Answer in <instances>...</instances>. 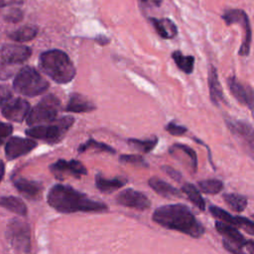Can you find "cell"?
I'll return each mask as SVG.
<instances>
[{"label":"cell","instance_id":"obj_1","mask_svg":"<svg viewBox=\"0 0 254 254\" xmlns=\"http://www.w3.org/2000/svg\"><path fill=\"white\" fill-rule=\"evenodd\" d=\"M47 201L51 207L63 213L102 212L108 209L105 203L91 199L72 187L62 184L55 185L49 190Z\"/></svg>","mask_w":254,"mask_h":254},{"label":"cell","instance_id":"obj_2","mask_svg":"<svg viewBox=\"0 0 254 254\" xmlns=\"http://www.w3.org/2000/svg\"><path fill=\"white\" fill-rule=\"evenodd\" d=\"M152 218L156 223L167 229L185 233L192 238H199L204 233L201 222L185 204L162 205L155 209Z\"/></svg>","mask_w":254,"mask_h":254},{"label":"cell","instance_id":"obj_3","mask_svg":"<svg viewBox=\"0 0 254 254\" xmlns=\"http://www.w3.org/2000/svg\"><path fill=\"white\" fill-rule=\"evenodd\" d=\"M41 69L58 83H67L75 75V67L69 57L61 50L44 52L40 56Z\"/></svg>","mask_w":254,"mask_h":254},{"label":"cell","instance_id":"obj_4","mask_svg":"<svg viewBox=\"0 0 254 254\" xmlns=\"http://www.w3.org/2000/svg\"><path fill=\"white\" fill-rule=\"evenodd\" d=\"M13 87L18 93L33 97L44 93L49 88V82L36 68L26 65L17 72Z\"/></svg>","mask_w":254,"mask_h":254},{"label":"cell","instance_id":"obj_5","mask_svg":"<svg viewBox=\"0 0 254 254\" xmlns=\"http://www.w3.org/2000/svg\"><path fill=\"white\" fill-rule=\"evenodd\" d=\"M73 122V117L64 116L57 120L55 123L52 122L44 125L32 126L26 130V134L31 138L40 139L50 144H56L64 139Z\"/></svg>","mask_w":254,"mask_h":254},{"label":"cell","instance_id":"obj_6","mask_svg":"<svg viewBox=\"0 0 254 254\" xmlns=\"http://www.w3.org/2000/svg\"><path fill=\"white\" fill-rule=\"evenodd\" d=\"M60 109V99L54 94L46 95L29 111L26 117L27 124L30 126H37L52 123L57 120Z\"/></svg>","mask_w":254,"mask_h":254},{"label":"cell","instance_id":"obj_7","mask_svg":"<svg viewBox=\"0 0 254 254\" xmlns=\"http://www.w3.org/2000/svg\"><path fill=\"white\" fill-rule=\"evenodd\" d=\"M222 19L226 22L227 25H231L234 23L240 24L243 28V42L241 45V48L239 50V55L241 56H248L250 52V45H251V26L249 22V18L247 14L243 10L239 9H231L226 11L222 15Z\"/></svg>","mask_w":254,"mask_h":254},{"label":"cell","instance_id":"obj_8","mask_svg":"<svg viewBox=\"0 0 254 254\" xmlns=\"http://www.w3.org/2000/svg\"><path fill=\"white\" fill-rule=\"evenodd\" d=\"M6 234L11 245L17 250L25 252L30 250V228L26 222L19 219L12 220L7 227Z\"/></svg>","mask_w":254,"mask_h":254},{"label":"cell","instance_id":"obj_9","mask_svg":"<svg viewBox=\"0 0 254 254\" xmlns=\"http://www.w3.org/2000/svg\"><path fill=\"white\" fill-rule=\"evenodd\" d=\"M50 170L59 180H64L66 176L79 179L81 176L87 174V170L84 165L77 160H58L50 166Z\"/></svg>","mask_w":254,"mask_h":254},{"label":"cell","instance_id":"obj_10","mask_svg":"<svg viewBox=\"0 0 254 254\" xmlns=\"http://www.w3.org/2000/svg\"><path fill=\"white\" fill-rule=\"evenodd\" d=\"M116 202L120 205L139 210H145L151 206V201L145 193L133 189H126L119 192L116 196Z\"/></svg>","mask_w":254,"mask_h":254},{"label":"cell","instance_id":"obj_11","mask_svg":"<svg viewBox=\"0 0 254 254\" xmlns=\"http://www.w3.org/2000/svg\"><path fill=\"white\" fill-rule=\"evenodd\" d=\"M30 111V104L27 100L17 97L8 99L2 107V114L8 120L22 122Z\"/></svg>","mask_w":254,"mask_h":254},{"label":"cell","instance_id":"obj_12","mask_svg":"<svg viewBox=\"0 0 254 254\" xmlns=\"http://www.w3.org/2000/svg\"><path fill=\"white\" fill-rule=\"evenodd\" d=\"M208 209H209V212L214 217L220 219L222 222H225L230 225H234L236 227H240L244 229L246 232H248L250 235L254 234V223L252 220L243 216H234L229 212H227L226 210L215 205L209 206Z\"/></svg>","mask_w":254,"mask_h":254},{"label":"cell","instance_id":"obj_13","mask_svg":"<svg viewBox=\"0 0 254 254\" xmlns=\"http://www.w3.org/2000/svg\"><path fill=\"white\" fill-rule=\"evenodd\" d=\"M1 61L9 64H17L26 62L32 55V50L23 45L7 44L0 51Z\"/></svg>","mask_w":254,"mask_h":254},{"label":"cell","instance_id":"obj_14","mask_svg":"<svg viewBox=\"0 0 254 254\" xmlns=\"http://www.w3.org/2000/svg\"><path fill=\"white\" fill-rule=\"evenodd\" d=\"M37 146V142L33 139H27L22 137H12L8 140L6 147H5V153L8 160L16 159L20 156H23L33 149H35Z\"/></svg>","mask_w":254,"mask_h":254},{"label":"cell","instance_id":"obj_15","mask_svg":"<svg viewBox=\"0 0 254 254\" xmlns=\"http://www.w3.org/2000/svg\"><path fill=\"white\" fill-rule=\"evenodd\" d=\"M215 228L221 235L226 237L229 242L234 243L236 246L238 247L249 246L250 253L253 254V241L247 240L235 226H232L222 221H216Z\"/></svg>","mask_w":254,"mask_h":254},{"label":"cell","instance_id":"obj_16","mask_svg":"<svg viewBox=\"0 0 254 254\" xmlns=\"http://www.w3.org/2000/svg\"><path fill=\"white\" fill-rule=\"evenodd\" d=\"M227 86L232 95L241 104L246 105L249 109L253 108V90L250 86L242 84L237 78L231 76L227 78Z\"/></svg>","mask_w":254,"mask_h":254},{"label":"cell","instance_id":"obj_17","mask_svg":"<svg viewBox=\"0 0 254 254\" xmlns=\"http://www.w3.org/2000/svg\"><path fill=\"white\" fill-rule=\"evenodd\" d=\"M14 186L19 190V192L30 199L38 198L43 190V187L40 183L25 178L16 179L14 181Z\"/></svg>","mask_w":254,"mask_h":254},{"label":"cell","instance_id":"obj_18","mask_svg":"<svg viewBox=\"0 0 254 254\" xmlns=\"http://www.w3.org/2000/svg\"><path fill=\"white\" fill-rule=\"evenodd\" d=\"M95 108L96 106L85 96L79 93H72L69 96L64 110L73 113H85L93 111Z\"/></svg>","mask_w":254,"mask_h":254},{"label":"cell","instance_id":"obj_19","mask_svg":"<svg viewBox=\"0 0 254 254\" xmlns=\"http://www.w3.org/2000/svg\"><path fill=\"white\" fill-rule=\"evenodd\" d=\"M126 183H127V180L121 177L107 179L104 176H102L100 173H98L95 176V186L97 190L105 193H110L119 190L120 188L124 187Z\"/></svg>","mask_w":254,"mask_h":254},{"label":"cell","instance_id":"obj_20","mask_svg":"<svg viewBox=\"0 0 254 254\" xmlns=\"http://www.w3.org/2000/svg\"><path fill=\"white\" fill-rule=\"evenodd\" d=\"M148 184L150 186V188L157 192L158 194L165 196V197H180L181 196V191L179 190H177L175 187H173L172 185H170L169 183L153 177L150 178L148 181Z\"/></svg>","mask_w":254,"mask_h":254},{"label":"cell","instance_id":"obj_21","mask_svg":"<svg viewBox=\"0 0 254 254\" xmlns=\"http://www.w3.org/2000/svg\"><path fill=\"white\" fill-rule=\"evenodd\" d=\"M151 22L159 36L164 39H172L178 33L176 24L168 18H151Z\"/></svg>","mask_w":254,"mask_h":254},{"label":"cell","instance_id":"obj_22","mask_svg":"<svg viewBox=\"0 0 254 254\" xmlns=\"http://www.w3.org/2000/svg\"><path fill=\"white\" fill-rule=\"evenodd\" d=\"M227 126L229 130L235 134L236 136H239L249 142L250 147L253 146V128L250 124L247 122L239 121V120H228Z\"/></svg>","mask_w":254,"mask_h":254},{"label":"cell","instance_id":"obj_23","mask_svg":"<svg viewBox=\"0 0 254 254\" xmlns=\"http://www.w3.org/2000/svg\"><path fill=\"white\" fill-rule=\"evenodd\" d=\"M208 85H209V94H210V99L213 104L218 105L220 101L224 100L223 92L218 80L217 72L215 67L211 66L208 74Z\"/></svg>","mask_w":254,"mask_h":254},{"label":"cell","instance_id":"obj_24","mask_svg":"<svg viewBox=\"0 0 254 254\" xmlns=\"http://www.w3.org/2000/svg\"><path fill=\"white\" fill-rule=\"evenodd\" d=\"M38 35V28L32 25L22 26L8 34V37L16 42H27L33 40Z\"/></svg>","mask_w":254,"mask_h":254},{"label":"cell","instance_id":"obj_25","mask_svg":"<svg viewBox=\"0 0 254 254\" xmlns=\"http://www.w3.org/2000/svg\"><path fill=\"white\" fill-rule=\"evenodd\" d=\"M0 206L9 209L19 215L25 216L27 214V206L20 198L16 196H1Z\"/></svg>","mask_w":254,"mask_h":254},{"label":"cell","instance_id":"obj_26","mask_svg":"<svg viewBox=\"0 0 254 254\" xmlns=\"http://www.w3.org/2000/svg\"><path fill=\"white\" fill-rule=\"evenodd\" d=\"M182 191L184 193H186V195L188 196V198L196 206L198 207L200 210H204L205 209V202L203 197L201 196L199 190H197L196 187H194L192 184L190 183H186L183 185L182 187Z\"/></svg>","mask_w":254,"mask_h":254},{"label":"cell","instance_id":"obj_27","mask_svg":"<svg viewBox=\"0 0 254 254\" xmlns=\"http://www.w3.org/2000/svg\"><path fill=\"white\" fill-rule=\"evenodd\" d=\"M172 58L175 61L178 67L185 73H191L194 65V58L192 56H184L180 51H175L172 54Z\"/></svg>","mask_w":254,"mask_h":254},{"label":"cell","instance_id":"obj_28","mask_svg":"<svg viewBox=\"0 0 254 254\" xmlns=\"http://www.w3.org/2000/svg\"><path fill=\"white\" fill-rule=\"evenodd\" d=\"M223 199L232 210L237 212L243 211L247 206V197L239 193H224Z\"/></svg>","mask_w":254,"mask_h":254},{"label":"cell","instance_id":"obj_29","mask_svg":"<svg viewBox=\"0 0 254 254\" xmlns=\"http://www.w3.org/2000/svg\"><path fill=\"white\" fill-rule=\"evenodd\" d=\"M158 143V138L156 136L152 138H148L145 140H140V139H135V138H130L128 139V144L131 145L134 149L143 152V153H149L151 152L155 146Z\"/></svg>","mask_w":254,"mask_h":254},{"label":"cell","instance_id":"obj_30","mask_svg":"<svg viewBox=\"0 0 254 254\" xmlns=\"http://www.w3.org/2000/svg\"><path fill=\"white\" fill-rule=\"evenodd\" d=\"M198 189L207 194H216L220 192L223 189V183L217 179L202 180L197 183Z\"/></svg>","mask_w":254,"mask_h":254},{"label":"cell","instance_id":"obj_31","mask_svg":"<svg viewBox=\"0 0 254 254\" xmlns=\"http://www.w3.org/2000/svg\"><path fill=\"white\" fill-rule=\"evenodd\" d=\"M89 149H94V150H97L100 152H107V153H112V154L115 153V150L111 146H109L105 143H102V142H98L92 138L88 139L85 143L79 145L77 151H78V153H83Z\"/></svg>","mask_w":254,"mask_h":254},{"label":"cell","instance_id":"obj_32","mask_svg":"<svg viewBox=\"0 0 254 254\" xmlns=\"http://www.w3.org/2000/svg\"><path fill=\"white\" fill-rule=\"evenodd\" d=\"M171 149H175V150H178L180 152H182L189 160V164H190V169L192 170V172L194 173L196 171V168H197V158H196V154L194 152L193 149H191L190 147H189L188 145H185V144H180V143H177V144H174Z\"/></svg>","mask_w":254,"mask_h":254},{"label":"cell","instance_id":"obj_33","mask_svg":"<svg viewBox=\"0 0 254 254\" xmlns=\"http://www.w3.org/2000/svg\"><path fill=\"white\" fill-rule=\"evenodd\" d=\"M119 161L121 163L125 164H133L140 167H148L147 162L141 155H135V154H123L119 157Z\"/></svg>","mask_w":254,"mask_h":254},{"label":"cell","instance_id":"obj_34","mask_svg":"<svg viewBox=\"0 0 254 254\" xmlns=\"http://www.w3.org/2000/svg\"><path fill=\"white\" fill-rule=\"evenodd\" d=\"M23 11L20 8H12L9 10V12L5 15L4 19L7 22L11 23H18L23 19Z\"/></svg>","mask_w":254,"mask_h":254},{"label":"cell","instance_id":"obj_35","mask_svg":"<svg viewBox=\"0 0 254 254\" xmlns=\"http://www.w3.org/2000/svg\"><path fill=\"white\" fill-rule=\"evenodd\" d=\"M166 130H167L171 135H174V136H181V135L185 134V133L188 131V129H187L185 126L179 125V124H177V123L174 122V121L170 122V123L166 126Z\"/></svg>","mask_w":254,"mask_h":254},{"label":"cell","instance_id":"obj_36","mask_svg":"<svg viewBox=\"0 0 254 254\" xmlns=\"http://www.w3.org/2000/svg\"><path fill=\"white\" fill-rule=\"evenodd\" d=\"M13 126L9 123H4L0 121V145L4 143V141L12 134Z\"/></svg>","mask_w":254,"mask_h":254},{"label":"cell","instance_id":"obj_37","mask_svg":"<svg viewBox=\"0 0 254 254\" xmlns=\"http://www.w3.org/2000/svg\"><path fill=\"white\" fill-rule=\"evenodd\" d=\"M12 75H13V68L11 67V64L1 61L0 62V79L7 80Z\"/></svg>","mask_w":254,"mask_h":254},{"label":"cell","instance_id":"obj_38","mask_svg":"<svg viewBox=\"0 0 254 254\" xmlns=\"http://www.w3.org/2000/svg\"><path fill=\"white\" fill-rule=\"evenodd\" d=\"M162 169L173 180H175L177 182H181L182 181V174L180 172H178L177 170H175L174 168H172L170 166H163Z\"/></svg>","mask_w":254,"mask_h":254},{"label":"cell","instance_id":"obj_39","mask_svg":"<svg viewBox=\"0 0 254 254\" xmlns=\"http://www.w3.org/2000/svg\"><path fill=\"white\" fill-rule=\"evenodd\" d=\"M12 97V92L7 85H0V106Z\"/></svg>","mask_w":254,"mask_h":254},{"label":"cell","instance_id":"obj_40","mask_svg":"<svg viewBox=\"0 0 254 254\" xmlns=\"http://www.w3.org/2000/svg\"><path fill=\"white\" fill-rule=\"evenodd\" d=\"M222 245H223L224 248H225L228 252H230L231 254H246V253H244V252L240 249V247L234 246L233 243H231V242H229V241H227V240H223V241H222Z\"/></svg>","mask_w":254,"mask_h":254},{"label":"cell","instance_id":"obj_41","mask_svg":"<svg viewBox=\"0 0 254 254\" xmlns=\"http://www.w3.org/2000/svg\"><path fill=\"white\" fill-rule=\"evenodd\" d=\"M143 3H151L153 5H156V6H159L162 2V0H141Z\"/></svg>","mask_w":254,"mask_h":254},{"label":"cell","instance_id":"obj_42","mask_svg":"<svg viewBox=\"0 0 254 254\" xmlns=\"http://www.w3.org/2000/svg\"><path fill=\"white\" fill-rule=\"evenodd\" d=\"M3 176H4V163L2 162V160H0V182Z\"/></svg>","mask_w":254,"mask_h":254},{"label":"cell","instance_id":"obj_43","mask_svg":"<svg viewBox=\"0 0 254 254\" xmlns=\"http://www.w3.org/2000/svg\"><path fill=\"white\" fill-rule=\"evenodd\" d=\"M5 5V3H4V0H0V9L3 7Z\"/></svg>","mask_w":254,"mask_h":254}]
</instances>
